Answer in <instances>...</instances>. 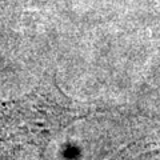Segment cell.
<instances>
[{"mask_svg": "<svg viewBox=\"0 0 160 160\" xmlns=\"http://www.w3.org/2000/svg\"><path fill=\"white\" fill-rule=\"evenodd\" d=\"M19 3V0H0V13L7 11V9L12 8L13 6H16Z\"/></svg>", "mask_w": 160, "mask_h": 160, "instance_id": "cell-2", "label": "cell"}, {"mask_svg": "<svg viewBox=\"0 0 160 160\" xmlns=\"http://www.w3.org/2000/svg\"><path fill=\"white\" fill-rule=\"evenodd\" d=\"M89 112L86 104L67 96L55 82H49L4 104L2 129L13 146L43 151L63 129Z\"/></svg>", "mask_w": 160, "mask_h": 160, "instance_id": "cell-1", "label": "cell"}]
</instances>
